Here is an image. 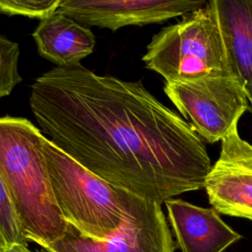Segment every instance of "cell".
Instances as JSON below:
<instances>
[{"mask_svg": "<svg viewBox=\"0 0 252 252\" xmlns=\"http://www.w3.org/2000/svg\"><path fill=\"white\" fill-rule=\"evenodd\" d=\"M29 102L47 139L117 188L160 205L204 188V141L141 80L56 66L34 80Z\"/></svg>", "mask_w": 252, "mask_h": 252, "instance_id": "obj_1", "label": "cell"}, {"mask_svg": "<svg viewBox=\"0 0 252 252\" xmlns=\"http://www.w3.org/2000/svg\"><path fill=\"white\" fill-rule=\"evenodd\" d=\"M44 135L24 117H0V177L25 236L41 248L61 239L67 228L55 200L42 151Z\"/></svg>", "mask_w": 252, "mask_h": 252, "instance_id": "obj_2", "label": "cell"}, {"mask_svg": "<svg viewBox=\"0 0 252 252\" xmlns=\"http://www.w3.org/2000/svg\"><path fill=\"white\" fill-rule=\"evenodd\" d=\"M142 59L166 83L231 76L215 0L162 28L153 36Z\"/></svg>", "mask_w": 252, "mask_h": 252, "instance_id": "obj_3", "label": "cell"}, {"mask_svg": "<svg viewBox=\"0 0 252 252\" xmlns=\"http://www.w3.org/2000/svg\"><path fill=\"white\" fill-rule=\"evenodd\" d=\"M42 151L57 205L65 220L82 234L103 239L123 220L119 188L81 165L44 137Z\"/></svg>", "mask_w": 252, "mask_h": 252, "instance_id": "obj_4", "label": "cell"}, {"mask_svg": "<svg viewBox=\"0 0 252 252\" xmlns=\"http://www.w3.org/2000/svg\"><path fill=\"white\" fill-rule=\"evenodd\" d=\"M124 208L120 226L103 239L88 237L68 223L64 236L46 252H174L161 205L119 188Z\"/></svg>", "mask_w": 252, "mask_h": 252, "instance_id": "obj_5", "label": "cell"}, {"mask_svg": "<svg viewBox=\"0 0 252 252\" xmlns=\"http://www.w3.org/2000/svg\"><path fill=\"white\" fill-rule=\"evenodd\" d=\"M163 91L198 136L209 144L221 141L249 106L243 87L232 76L165 83Z\"/></svg>", "mask_w": 252, "mask_h": 252, "instance_id": "obj_6", "label": "cell"}, {"mask_svg": "<svg viewBox=\"0 0 252 252\" xmlns=\"http://www.w3.org/2000/svg\"><path fill=\"white\" fill-rule=\"evenodd\" d=\"M237 124L220 141V157L212 165L204 188L219 214L251 220L252 145L239 136Z\"/></svg>", "mask_w": 252, "mask_h": 252, "instance_id": "obj_7", "label": "cell"}, {"mask_svg": "<svg viewBox=\"0 0 252 252\" xmlns=\"http://www.w3.org/2000/svg\"><path fill=\"white\" fill-rule=\"evenodd\" d=\"M204 0H61L57 12L86 27L116 32L184 16L205 6Z\"/></svg>", "mask_w": 252, "mask_h": 252, "instance_id": "obj_8", "label": "cell"}, {"mask_svg": "<svg viewBox=\"0 0 252 252\" xmlns=\"http://www.w3.org/2000/svg\"><path fill=\"white\" fill-rule=\"evenodd\" d=\"M164 204L182 252H223L242 238L214 208H202L174 198Z\"/></svg>", "mask_w": 252, "mask_h": 252, "instance_id": "obj_9", "label": "cell"}, {"mask_svg": "<svg viewBox=\"0 0 252 252\" xmlns=\"http://www.w3.org/2000/svg\"><path fill=\"white\" fill-rule=\"evenodd\" d=\"M230 75L252 98V0H215Z\"/></svg>", "mask_w": 252, "mask_h": 252, "instance_id": "obj_10", "label": "cell"}, {"mask_svg": "<svg viewBox=\"0 0 252 252\" xmlns=\"http://www.w3.org/2000/svg\"><path fill=\"white\" fill-rule=\"evenodd\" d=\"M32 37L39 55L57 67L80 64L95 46V36L88 27L59 12L39 21Z\"/></svg>", "mask_w": 252, "mask_h": 252, "instance_id": "obj_11", "label": "cell"}, {"mask_svg": "<svg viewBox=\"0 0 252 252\" xmlns=\"http://www.w3.org/2000/svg\"><path fill=\"white\" fill-rule=\"evenodd\" d=\"M28 245L10 194L0 177V248Z\"/></svg>", "mask_w": 252, "mask_h": 252, "instance_id": "obj_12", "label": "cell"}, {"mask_svg": "<svg viewBox=\"0 0 252 252\" xmlns=\"http://www.w3.org/2000/svg\"><path fill=\"white\" fill-rule=\"evenodd\" d=\"M19 57V44L0 34V98L9 95L23 80L18 69Z\"/></svg>", "mask_w": 252, "mask_h": 252, "instance_id": "obj_13", "label": "cell"}, {"mask_svg": "<svg viewBox=\"0 0 252 252\" xmlns=\"http://www.w3.org/2000/svg\"><path fill=\"white\" fill-rule=\"evenodd\" d=\"M61 0H0V14L44 20L57 12Z\"/></svg>", "mask_w": 252, "mask_h": 252, "instance_id": "obj_14", "label": "cell"}, {"mask_svg": "<svg viewBox=\"0 0 252 252\" xmlns=\"http://www.w3.org/2000/svg\"><path fill=\"white\" fill-rule=\"evenodd\" d=\"M0 252H34V251L31 250L28 247V245L16 244V245L6 247V248H0ZM39 252H43V251H39Z\"/></svg>", "mask_w": 252, "mask_h": 252, "instance_id": "obj_15", "label": "cell"}, {"mask_svg": "<svg viewBox=\"0 0 252 252\" xmlns=\"http://www.w3.org/2000/svg\"><path fill=\"white\" fill-rule=\"evenodd\" d=\"M248 102H249V105H250V112L252 114V98H248Z\"/></svg>", "mask_w": 252, "mask_h": 252, "instance_id": "obj_16", "label": "cell"}, {"mask_svg": "<svg viewBox=\"0 0 252 252\" xmlns=\"http://www.w3.org/2000/svg\"><path fill=\"white\" fill-rule=\"evenodd\" d=\"M251 220H252V219H251Z\"/></svg>", "mask_w": 252, "mask_h": 252, "instance_id": "obj_17", "label": "cell"}]
</instances>
